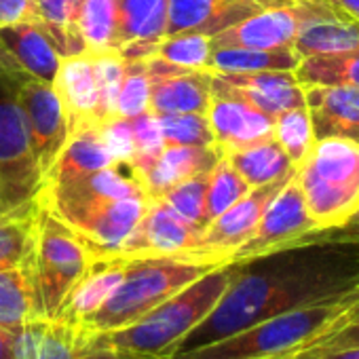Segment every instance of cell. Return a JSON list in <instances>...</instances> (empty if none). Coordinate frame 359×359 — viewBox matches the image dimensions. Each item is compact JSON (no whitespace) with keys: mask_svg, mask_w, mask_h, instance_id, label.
<instances>
[{"mask_svg":"<svg viewBox=\"0 0 359 359\" xmlns=\"http://www.w3.org/2000/svg\"><path fill=\"white\" fill-rule=\"evenodd\" d=\"M165 144L173 146H214V133L205 114H156Z\"/></svg>","mask_w":359,"mask_h":359,"instance_id":"74e56055","label":"cell"},{"mask_svg":"<svg viewBox=\"0 0 359 359\" xmlns=\"http://www.w3.org/2000/svg\"><path fill=\"white\" fill-rule=\"evenodd\" d=\"M9 214H7V208H5V201H3V195H0V220L3 218H7Z\"/></svg>","mask_w":359,"mask_h":359,"instance_id":"7dc6e473","label":"cell"},{"mask_svg":"<svg viewBox=\"0 0 359 359\" xmlns=\"http://www.w3.org/2000/svg\"><path fill=\"white\" fill-rule=\"evenodd\" d=\"M273 137L290 156L294 167H298L315 144L313 123L306 104L277 114L273 118Z\"/></svg>","mask_w":359,"mask_h":359,"instance_id":"1f68e13d","label":"cell"},{"mask_svg":"<svg viewBox=\"0 0 359 359\" xmlns=\"http://www.w3.org/2000/svg\"><path fill=\"white\" fill-rule=\"evenodd\" d=\"M338 13L327 0H292L254 13L237 26L212 36V47L285 49L313 20Z\"/></svg>","mask_w":359,"mask_h":359,"instance_id":"30bf717a","label":"cell"},{"mask_svg":"<svg viewBox=\"0 0 359 359\" xmlns=\"http://www.w3.org/2000/svg\"><path fill=\"white\" fill-rule=\"evenodd\" d=\"M233 264V279L212 313L177 342L171 355L359 290V239L351 237L344 226Z\"/></svg>","mask_w":359,"mask_h":359,"instance_id":"6da1fadb","label":"cell"},{"mask_svg":"<svg viewBox=\"0 0 359 359\" xmlns=\"http://www.w3.org/2000/svg\"><path fill=\"white\" fill-rule=\"evenodd\" d=\"M327 3L344 18L359 22V0H327Z\"/></svg>","mask_w":359,"mask_h":359,"instance_id":"f6af8a7d","label":"cell"},{"mask_svg":"<svg viewBox=\"0 0 359 359\" xmlns=\"http://www.w3.org/2000/svg\"><path fill=\"white\" fill-rule=\"evenodd\" d=\"M252 189L245 184V180L237 173V169L231 165L226 156H222L210 171L208 180V197H205V210L210 222L218 218L222 212L233 208L241 197H245Z\"/></svg>","mask_w":359,"mask_h":359,"instance_id":"d590c367","label":"cell"},{"mask_svg":"<svg viewBox=\"0 0 359 359\" xmlns=\"http://www.w3.org/2000/svg\"><path fill=\"white\" fill-rule=\"evenodd\" d=\"M212 269L216 266L187 256L125 258L121 283L76 330L85 336H102L127 327Z\"/></svg>","mask_w":359,"mask_h":359,"instance_id":"277c9868","label":"cell"},{"mask_svg":"<svg viewBox=\"0 0 359 359\" xmlns=\"http://www.w3.org/2000/svg\"><path fill=\"white\" fill-rule=\"evenodd\" d=\"M0 55L28 74L53 85L62 55L36 22L0 28Z\"/></svg>","mask_w":359,"mask_h":359,"instance_id":"44dd1931","label":"cell"},{"mask_svg":"<svg viewBox=\"0 0 359 359\" xmlns=\"http://www.w3.org/2000/svg\"><path fill=\"white\" fill-rule=\"evenodd\" d=\"M292 0H167L165 36L197 32L216 36L254 13Z\"/></svg>","mask_w":359,"mask_h":359,"instance_id":"2e32d148","label":"cell"},{"mask_svg":"<svg viewBox=\"0 0 359 359\" xmlns=\"http://www.w3.org/2000/svg\"><path fill=\"white\" fill-rule=\"evenodd\" d=\"M346 346H359V300L344 313L334 332L306 344L302 351H298V355H319Z\"/></svg>","mask_w":359,"mask_h":359,"instance_id":"ab89813d","label":"cell"},{"mask_svg":"<svg viewBox=\"0 0 359 359\" xmlns=\"http://www.w3.org/2000/svg\"><path fill=\"white\" fill-rule=\"evenodd\" d=\"M271 359H296V353H287V355H279V357H271Z\"/></svg>","mask_w":359,"mask_h":359,"instance_id":"c3c4849f","label":"cell"},{"mask_svg":"<svg viewBox=\"0 0 359 359\" xmlns=\"http://www.w3.org/2000/svg\"><path fill=\"white\" fill-rule=\"evenodd\" d=\"M93 262L83 239L39 203L32 273L43 319H62L70 296Z\"/></svg>","mask_w":359,"mask_h":359,"instance_id":"8992f818","label":"cell"},{"mask_svg":"<svg viewBox=\"0 0 359 359\" xmlns=\"http://www.w3.org/2000/svg\"><path fill=\"white\" fill-rule=\"evenodd\" d=\"M233 271V262L216 266L156 304L131 325L110 334H102L97 338L118 351L169 359L177 342L212 313V309L229 287Z\"/></svg>","mask_w":359,"mask_h":359,"instance_id":"3957f363","label":"cell"},{"mask_svg":"<svg viewBox=\"0 0 359 359\" xmlns=\"http://www.w3.org/2000/svg\"><path fill=\"white\" fill-rule=\"evenodd\" d=\"M43 319L32 273V258L20 266L0 269V327L20 330Z\"/></svg>","mask_w":359,"mask_h":359,"instance_id":"d4e9b609","label":"cell"},{"mask_svg":"<svg viewBox=\"0 0 359 359\" xmlns=\"http://www.w3.org/2000/svg\"><path fill=\"white\" fill-rule=\"evenodd\" d=\"M344 229L348 231V235H351V237L359 239V212L355 214V218H353V220H351V222H348Z\"/></svg>","mask_w":359,"mask_h":359,"instance_id":"bcb514c9","label":"cell"},{"mask_svg":"<svg viewBox=\"0 0 359 359\" xmlns=\"http://www.w3.org/2000/svg\"><path fill=\"white\" fill-rule=\"evenodd\" d=\"M224 156L231 161V165L245 180V184L250 189L275 182V180L296 171L294 163L290 161V156L283 152V148L277 144L273 135L252 146L233 150Z\"/></svg>","mask_w":359,"mask_h":359,"instance_id":"83f0119b","label":"cell"},{"mask_svg":"<svg viewBox=\"0 0 359 359\" xmlns=\"http://www.w3.org/2000/svg\"><path fill=\"white\" fill-rule=\"evenodd\" d=\"M53 89L64 106L70 133L89 125L100 127V83L93 53L62 57Z\"/></svg>","mask_w":359,"mask_h":359,"instance_id":"e0dca14e","label":"cell"},{"mask_svg":"<svg viewBox=\"0 0 359 359\" xmlns=\"http://www.w3.org/2000/svg\"><path fill=\"white\" fill-rule=\"evenodd\" d=\"M0 359H20L15 346V330L0 327Z\"/></svg>","mask_w":359,"mask_h":359,"instance_id":"7bdbcfd3","label":"cell"},{"mask_svg":"<svg viewBox=\"0 0 359 359\" xmlns=\"http://www.w3.org/2000/svg\"><path fill=\"white\" fill-rule=\"evenodd\" d=\"M315 140L342 137L359 142V87L302 85Z\"/></svg>","mask_w":359,"mask_h":359,"instance_id":"d6986e66","label":"cell"},{"mask_svg":"<svg viewBox=\"0 0 359 359\" xmlns=\"http://www.w3.org/2000/svg\"><path fill=\"white\" fill-rule=\"evenodd\" d=\"M241 100L262 110L269 116H277L290 108L304 104V87L298 83L294 70H266L250 74H214Z\"/></svg>","mask_w":359,"mask_h":359,"instance_id":"ffe728a7","label":"cell"},{"mask_svg":"<svg viewBox=\"0 0 359 359\" xmlns=\"http://www.w3.org/2000/svg\"><path fill=\"white\" fill-rule=\"evenodd\" d=\"M292 175L294 171L275 180V182L252 189L233 208L214 218L201 233L197 256L214 266L229 264L233 254L254 235L266 205L275 199V195L285 187Z\"/></svg>","mask_w":359,"mask_h":359,"instance_id":"7c38bea8","label":"cell"},{"mask_svg":"<svg viewBox=\"0 0 359 359\" xmlns=\"http://www.w3.org/2000/svg\"><path fill=\"white\" fill-rule=\"evenodd\" d=\"M43 182L30 146V129L11 76L0 68V195L9 216L39 205Z\"/></svg>","mask_w":359,"mask_h":359,"instance_id":"ba28073f","label":"cell"},{"mask_svg":"<svg viewBox=\"0 0 359 359\" xmlns=\"http://www.w3.org/2000/svg\"><path fill=\"white\" fill-rule=\"evenodd\" d=\"M212 51H214L212 36L184 32V34L165 36L156 45L154 55L165 60L167 64H173L184 70H208Z\"/></svg>","mask_w":359,"mask_h":359,"instance_id":"836d02e7","label":"cell"},{"mask_svg":"<svg viewBox=\"0 0 359 359\" xmlns=\"http://www.w3.org/2000/svg\"><path fill=\"white\" fill-rule=\"evenodd\" d=\"M81 0H32L34 22L47 32L62 57L85 53V43L76 28Z\"/></svg>","mask_w":359,"mask_h":359,"instance_id":"f1b7e54d","label":"cell"},{"mask_svg":"<svg viewBox=\"0 0 359 359\" xmlns=\"http://www.w3.org/2000/svg\"><path fill=\"white\" fill-rule=\"evenodd\" d=\"M296 359H359V346H346V348H336L330 353H319V355H298Z\"/></svg>","mask_w":359,"mask_h":359,"instance_id":"ee69618b","label":"cell"},{"mask_svg":"<svg viewBox=\"0 0 359 359\" xmlns=\"http://www.w3.org/2000/svg\"><path fill=\"white\" fill-rule=\"evenodd\" d=\"M76 28L85 43V53L114 51L116 0H81Z\"/></svg>","mask_w":359,"mask_h":359,"instance_id":"f546056e","label":"cell"},{"mask_svg":"<svg viewBox=\"0 0 359 359\" xmlns=\"http://www.w3.org/2000/svg\"><path fill=\"white\" fill-rule=\"evenodd\" d=\"M150 197L39 195V203L68 224L93 258L114 256L142 220Z\"/></svg>","mask_w":359,"mask_h":359,"instance_id":"52a82bcc","label":"cell"},{"mask_svg":"<svg viewBox=\"0 0 359 359\" xmlns=\"http://www.w3.org/2000/svg\"><path fill=\"white\" fill-rule=\"evenodd\" d=\"M15 346L20 359H156L112 348L66 321L49 319H36L15 330Z\"/></svg>","mask_w":359,"mask_h":359,"instance_id":"5bb4252c","label":"cell"},{"mask_svg":"<svg viewBox=\"0 0 359 359\" xmlns=\"http://www.w3.org/2000/svg\"><path fill=\"white\" fill-rule=\"evenodd\" d=\"M22 22H34L32 0H0V28Z\"/></svg>","mask_w":359,"mask_h":359,"instance_id":"b9f144b4","label":"cell"},{"mask_svg":"<svg viewBox=\"0 0 359 359\" xmlns=\"http://www.w3.org/2000/svg\"><path fill=\"white\" fill-rule=\"evenodd\" d=\"M205 116L214 133V146L222 156L273 135V116L241 100L216 76L212 79V100Z\"/></svg>","mask_w":359,"mask_h":359,"instance_id":"9a60e30c","label":"cell"},{"mask_svg":"<svg viewBox=\"0 0 359 359\" xmlns=\"http://www.w3.org/2000/svg\"><path fill=\"white\" fill-rule=\"evenodd\" d=\"M116 116L133 118L150 110V76L144 60H125L123 81L116 93Z\"/></svg>","mask_w":359,"mask_h":359,"instance_id":"8d00e7d4","label":"cell"},{"mask_svg":"<svg viewBox=\"0 0 359 359\" xmlns=\"http://www.w3.org/2000/svg\"><path fill=\"white\" fill-rule=\"evenodd\" d=\"M300 55L294 47L285 49H250V47H214L208 72L212 74H250L266 70H296Z\"/></svg>","mask_w":359,"mask_h":359,"instance_id":"4316f807","label":"cell"},{"mask_svg":"<svg viewBox=\"0 0 359 359\" xmlns=\"http://www.w3.org/2000/svg\"><path fill=\"white\" fill-rule=\"evenodd\" d=\"M300 85H351L359 87V51L311 55L294 70Z\"/></svg>","mask_w":359,"mask_h":359,"instance_id":"4dcf8cb0","label":"cell"},{"mask_svg":"<svg viewBox=\"0 0 359 359\" xmlns=\"http://www.w3.org/2000/svg\"><path fill=\"white\" fill-rule=\"evenodd\" d=\"M201 229L175 214L163 199L150 197L148 208L116 250L118 258H152V256H187L199 258L197 248L201 241ZM201 260V258H199Z\"/></svg>","mask_w":359,"mask_h":359,"instance_id":"4fadbf2b","label":"cell"},{"mask_svg":"<svg viewBox=\"0 0 359 359\" xmlns=\"http://www.w3.org/2000/svg\"><path fill=\"white\" fill-rule=\"evenodd\" d=\"M208 70H180L167 76H150V110L154 114H205L212 100Z\"/></svg>","mask_w":359,"mask_h":359,"instance_id":"7402d4cb","label":"cell"},{"mask_svg":"<svg viewBox=\"0 0 359 359\" xmlns=\"http://www.w3.org/2000/svg\"><path fill=\"white\" fill-rule=\"evenodd\" d=\"M0 68L11 76L15 85V93L30 129V146L36 161V169L41 182L45 184L51 167L55 165L62 148L70 137L64 106L51 83L28 74L3 55H0Z\"/></svg>","mask_w":359,"mask_h":359,"instance_id":"9c48e42d","label":"cell"},{"mask_svg":"<svg viewBox=\"0 0 359 359\" xmlns=\"http://www.w3.org/2000/svg\"><path fill=\"white\" fill-rule=\"evenodd\" d=\"M131 131H133V165L137 167L140 175H144L165 148V140L156 114L152 110H146L133 116Z\"/></svg>","mask_w":359,"mask_h":359,"instance_id":"f35d334b","label":"cell"},{"mask_svg":"<svg viewBox=\"0 0 359 359\" xmlns=\"http://www.w3.org/2000/svg\"><path fill=\"white\" fill-rule=\"evenodd\" d=\"M167 0H116L114 51L123 60H146L154 55L165 39Z\"/></svg>","mask_w":359,"mask_h":359,"instance_id":"ac0fdd59","label":"cell"},{"mask_svg":"<svg viewBox=\"0 0 359 359\" xmlns=\"http://www.w3.org/2000/svg\"><path fill=\"white\" fill-rule=\"evenodd\" d=\"M315 222L306 212V203L302 191L298 187L296 171L285 182V187L275 195V199L266 205L254 235L233 254L231 262L250 260L275 250H283L296 245L300 241L317 235Z\"/></svg>","mask_w":359,"mask_h":359,"instance_id":"8fae6325","label":"cell"},{"mask_svg":"<svg viewBox=\"0 0 359 359\" xmlns=\"http://www.w3.org/2000/svg\"><path fill=\"white\" fill-rule=\"evenodd\" d=\"M294 51L300 55V60L311 55L359 51V22L340 13L317 18L298 32Z\"/></svg>","mask_w":359,"mask_h":359,"instance_id":"484cf974","label":"cell"},{"mask_svg":"<svg viewBox=\"0 0 359 359\" xmlns=\"http://www.w3.org/2000/svg\"><path fill=\"white\" fill-rule=\"evenodd\" d=\"M296 180L317 231L346 226L359 212V142L315 140Z\"/></svg>","mask_w":359,"mask_h":359,"instance_id":"5b68a950","label":"cell"},{"mask_svg":"<svg viewBox=\"0 0 359 359\" xmlns=\"http://www.w3.org/2000/svg\"><path fill=\"white\" fill-rule=\"evenodd\" d=\"M208 180L210 171L191 175L182 182H177L169 191H165L158 199H163L175 214H180L184 220L195 224L197 229H205L210 224L208 210H205V197H208Z\"/></svg>","mask_w":359,"mask_h":359,"instance_id":"e575fe53","label":"cell"},{"mask_svg":"<svg viewBox=\"0 0 359 359\" xmlns=\"http://www.w3.org/2000/svg\"><path fill=\"white\" fill-rule=\"evenodd\" d=\"M36 210L7 216L0 220V269H11L28 262L34 252Z\"/></svg>","mask_w":359,"mask_h":359,"instance_id":"d6a6232c","label":"cell"},{"mask_svg":"<svg viewBox=\"0 0 359 359\" xmlns=\"http://www.w3.org/2000/svg\"><path fill=\"white\" fill-rule=\"evenodd\" d=\"M359 300V290L340 298L294 309L258 321L212 344L171 355L169 359H271L298 353L336 330L344 313Z\"/></svg>","mask_w":359,"mask_h":359,"instance_id":"7a4b0ae2","label":"cell"},{"mask_svg":"<svg viewBox=\"0 0 359 359\" xmlns=\"http://www.w3.org/2000/svg\"><path fill=\"white\" fill-rule=\"evenodd\" d=\"M222 158L216 146H173L165 144L163 152L154 158L148 171L142 175L150 197H161L165 191L175 187L182 180L212 171V167Z\"/></svg>","mask_w":359,"mask_h":359,"instance_id":"603a6c76","label":"cell"},{"mask_svg":"<svg viewBox=\"0 0 359 359\" xmlns=\"http://www.w3.org/2000/svg\"><path fill=\"white\" fill-rule=\"evenodd\" d=\"M112 165H116V163L106 148L100 127H95V125L81 127L70 133L66 146L62 148V152H60L55 165L51 167L43 187L66 182V180H74V177H81V175L112 167Z\"/></svg>","mask_w":359,"mask_h":359,"instance_id":"cb8c5ba5","label":"cell"},{"mask_svg":"<svg viewBox=\"0 0 359 359\" xmlns=\"http://www.w3.org/2000/svg\"><path fill=\"white\" fill-rule=\"evenodd\" d=\"M100 133L106 142L108 152L112 154L116 165H133V131L131 118L114 116L100 125ZM137 169V167H135Z\"/></svg>","mask_w":359,"mask_h":359,"instance_id":"60d3db41","label":"cell"}]
</instances>
